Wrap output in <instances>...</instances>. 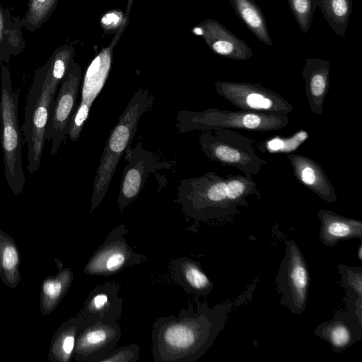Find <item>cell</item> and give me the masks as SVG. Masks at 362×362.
<instances>
[{
    "label": "cell",
    "instance_id": "cell-1",
    "mask_svg": "<svg viewBox=\"0 0 362 362\" xmlns=\"http://www.w3.org/2000/svg\"><path fill=\"white\" fill-rule=\"evenodd\" d=\"M231 305L210 307L206 302L189 303L177 315L153 322L151 351L155 362H196L213 345L224 328Z\"/></svg>",
    "mask_w": 362,
    "mask_h": 362
},
{
    "label": "cell",
    "instance_id": "cell-2",
    "mask_svg": "<svg viewBox=\"0 0 362 362\" xmlns=\"http://www.w3.org/2000/svg\"><path fill=\"white\" fill-rule=\"evenodd\" d=\"M154 100V96L148 90H137L111 131L93 181L90 213L103 201L119 160L132 144L141 117L150 110Z\"/></svg>",
    "mask_w": 362,
    "mask_h": 362
},
{
    "label": "cell",
    "instance_id": "cell-3",
    "mask_svg": "<svg viewBox=\"0 0 362 362\" xmlns=\"http://www.w3.org/2000/svg\"><path fill=\"white\" fill-rule=\"evenodd\" d=\"M19 90H14L10 74L2 68L0 95L1 143L6 181L19 196L25 182L23 168V141L18 119Z\"/></svg>",
    "mask_w": 362,
    "mask_h": 362
},
{
    "label": "cell",
    "instance_id": "cell-4",
    "mask_svg": "<svg viewBox=\"0 0 362 362\" xmlns=\"http://www.w3.org/2000/svg\"><path fill=\"white\" fill-rule=\"evenodd\" d=\"M177 201L186 216L201 221L233 215L238 208L227 197L226 181L211 172L182 180Z\"/></svg>",
    "mask_w": 362,
    "mask_h": 362
},
{
    "label": "cell",
    "instance_id": "cell-5",
    "mask_svg": "<svg viewBox=\"0 0 362 362\" xmlns=\"http://www.w3.org/2000/svg\"><path fill=\"white\" fill-rule=\"evenodd\" d=\"M49 69L35 77L26 98L22 130L28 145L27 169L30 173L40 166L45 127L57 93L51 85Z\"/></svg>",
    "mask_w": 362,
    "mask_h": 362
},
{
    "label": "cell",
    "instance_id": "cell-6",
    "mask_svg": "<svg viewBox=\"0 0 362 362\" xmlns=\"http://www.w3.org/2000/svg\"><path fill=\"white\" fill-rule=\"evenodd\" d=\"M176 121V127L180 133L226 127L258 130L273 129L284 126L283 119H279L276 116L252 112H232L217 109H207L200 112L180 110L177 112Z\"/></svg>",
    "mask_w": 362,
    "mask_h": 362
},
{
    "label": "cell",
    "instance_id": "cell-7",
    "mask_svg": "<svg viewBox=\"0 0 362 362\" xmlns=\"http://www.w3.org/2000/svg\"><path fill=\"white\" fill-rule=\"evenodd\" d=\"M310 280L308 264L301 250L294 240H286L276 283L281 304L294 314H302L306 308Z\"/></svg>",
    "mask_w": 362,
    "mask_h": 362
},
{
    "label": "cell",
    "instance_id": "cell-8",
    "mask_svg": "<svg viewBox=\"0 0 362 362\" xmlns=\"http://www.w3.org/2000/svg\"><path fill=\"white\" fill-rule=\"evenodd\" d=\"M202 151L211 160L257 173L264 160L254 153L247 138L223 129L204 130L199 136Z\"/></svg>",
    "mask_w": 362,
    "mask_h": 362
},
{
    "label": "cell",
    "instance_id": "cell-9",
    "mask_svg": "<svg viewBox=\"0 0 362 362\" xmlns=\"http://www.w3.org/2000/svg\"><path fill=\"white\" fill-rule=\"evenodd\" d=\"M127 25H123L115 33L111 42L103 47L91 61L83 76L81 101L71 119L69 136L76 141L80 136L90 108L95 98L104 87L109 76L114 49Z\"/></svg>",
    "mask_w": 362,
    "mask_h": 362
},
{
    "label": "cell",
    "instance_id": "cell-10",
    "mask_svg": "<svg viewBox=\"0 0 362 362\" xmlns=\"http://www.w3.org/2000/svg\"><path fill=\"white\" fill-rule=\"evenodd\" d=\"M81 81V68L71 60L57 90L52 110L48 118L45 138L51 141L50 154L58 149L69 134L71 119L77 108V97Z\"/></svg>",
    "mask_w": 362,
    "mask_h": 362
},
{
    "label": "cell",
    "instance_id": "cell-11",
    "mask_svg": "<svg viewBox=\"0 0 362 362\" xmlns=\"http://www.w3.org/2000/svg\"><path fill=\"white\" fill-rule=\"evenodd\" d=\"M127 232L124 223L112 230L88 260L83 273L107 276L145 262L146 256L135 252L127 242L125 235Z\"/></svg>",
    "mask_w": 362,
    "mask_h": 362
},
{
    "label": "cell",
    "instance_id": "cell-12",
    "mask_svg": "<svg viewBox=\"0 0 362 362\" xmlns=\"http://www.w3.org/2000/svg\"><path fill=\"white\" fill-rule=\"evenodd\" d=\"M124 156L126 164L117 200L121 211L138 197L151 173L173 166L172 162L159 160L153 153L143 147L141 142H138L134 148L129 146Z\"/></svg>",
    "mask_w": 362,
    "mask_h": 362
},
{
    "label": "cell",
    "instance_id": "cell-13",
    "mask_svg": "<svg viewBox=\"0 0 362 362\" xmlns=\"http://www.w3.org/2000/svg\"><path fill=\"white\" fill-rule=\"evenodd\" d=\"M121 337L118 322H88L76 337L73 358L81 362H100L116 348Z\"/></svg>",
    "mask_w": 362,
    "mask_h": 362
},
{
    "label": "cell",
    "instance_id": "cell-14",
    "mask_svg": "<svg viewBox=\"0 0 362 362\" xmlns=\"http://www.w3.org/2000/svg\"><path fill=\"white\" fill-rule=\"evenodd\" d=\"M195 35L200 36L211 50L226 58L247 60L252 56L251 48L218 21L206 18L192 28Z\"/></svg>",
    "mask_w": 362,
    "mask_h": 362
},
{
    "label": "cell",
    "instance_id": "cell-15",
    "mask_svg": "<svg viewBox=\"0 0 362 362\" xmlns=\"http://www.w3.org/2000/svg\"><path fill=\"white\" fill-rule=\"evenodd\" d=\"M119 286L105 281L95 287L80 309L79 315L88 322L97 320L118 322L121 318L123 300L119 296Z\"/></svg>",
    "mask_w": 362,
    "mask_h": 362
},
{
    "label": "cell",
    "instance_id": "cell-16",
    "mask_svg": "<svg viewBox=\"0 0 362 362\" xmlns=\"http://www.w3.org/2000/svg\"><path fill=\"white\" fill-rule=\"evenodd\" d=\"M314 332L334 352L340 353L362 339V322L347 311L338 310L330 320L317 326Z\"/></svg>",
    "mask_w": 362,
    "mask_h": 362
},
{
    "label": "cell",
    "instance_id": "cell-17",
    "mask_svg": "<svg viewBox=\"0 0 362 362\" xmlns=\"http://www.w3.org/2000/svg\"><path fill=\"white\" fill-rule=\"evenodd\" d=\"M217 93L242 108L252 110H282L277 106V98L266 89L250 84L216 82Z\"/></svg>",
    "mask_w": 362,
    "mask_h": 362
},
{
    "label": "cell",
    "instance_id": "cell-18",
    "mask_svg": "<svg viewBox=\"0 0 362 362\" xmlns=\"http://www.w3.org/2000/svg\"><path fill=\"white\" fill-rule=\"evenodd\" d=\"M172 279L186 292L194 296H206L214 288V283L202 269L200 264L182 257L170 262Z\"/></svg>",
    "mask_w": 362,
    "mask_h": 362
},
{
    "label": "cell",
    "instance_id": "cell-19",
    "mask_svg": "<svg viewBox=\"0 0 362 362\" xmlns=\"http://www.w3.org/2000/svg\"><path fill=\"white\" fill-rule=\"evenodd\" d=\"M320 221L319 237L327 247H334L339 242L352 238L362 239V222L342 216L329 210L317 213Z\"/></svg>",
    "mask_w": 362,
    "mask_h": 362
},
{
    "label": "cell",
    "instance_id": "cell-20",
    "mask_svg": "<svg viewBox=\"0 0 362 362\" xmlns=\"http://www.w3.org/2000/svg\"><path fill=\"white\" fill-rule=\"evenodd\" d=\"M57 274L45 278L40 293V311L42 315L52 313L61 303L69 290L74 274L71 268L64 267L62 261L54 258Z\"/></svg>",
    "mask_w": 362,
    "mask_h": 362
},
{
    "label": "cell",
    "instance_id": "cell-21",
    "mask_svg": "<svg viewBox=\"0 0 362 362\" xmlns=\"http://www.w3.org/2000/svg\"><path fill=\"white\" fill-rule=\"evenodd\" d=\"M88 322L77 315L64 322L54 332L50 341L48 358L52 362H69L80 331Z\"/></svg>",
    "mask_w": 362,
    "mask_h": 362
},
{
    "label": "cell",
    "instance_id": "cell-22",
    "mask_svg": "<svg viewBox=\"0 0 362 362\" xmlns=\"http://www.w3.org/2000/svg\"><path fill=\"white\" fill-rule=\"evenodd\" d=\"M21 255L12 236L0 228V278L10 288H15L21 281Z\"/></svg>",
    "mask_w": 362,
    "mask_h": 362
},
{
    "label": "cell",
    "instance_id": "cell-23",
    "mask_svg": "<svg viewBox=\"0 0 362 362\" xmlns=\"http://www.w3.org/2000/svg\"><path fill=\"white\" fill-rule=\"evenodd\" d=\"M341 286L345 291L346 311L362 322V267H351L339 264Z\"/></svg>",
    "mask_w": 362,
    "mask_h": 362
},
{
    "label": "cell",
    "instance_id": "cell-24",
    "mask_svg": "<svg viewBox=\"0 0 362 362\" xmlns=\"http://www.w3.org/2000/svg\"><path fill=\"white\" fill-rule=\"evenodd\" d=\"M235 14L248 30L262 42L272 45L267 21L260 7L254 0H230Z\"/></svg>",
    "mask_w": 362,
    "mask_h": 362
},
{
    "label": "cell",
    "instance_id": "cell-25",
    "mask_svg": "<svg viewBox=\"0 0 362 362\" xmlns=\"http://www.w3.org/2000/svg\"><path fill=\"white\" fill-rule=\"evenodd\" d=\"M332 30L344 37L352 13V0H314Z\"/></svg>",
    "mask_w": 362,
    "mask_h": 362
},
{
    "label": "cell",
    "instance_id": "cell-26",
    "mask_svg": "<svg viewBox=\"0 0 362 362\" xmlns=\"http://www.w3.org/2000/svg\"><path fill=\"white\" fill-rule=\"evenodd\" d=\"M330 64L328 61L308 58L303 76L311 99H322L327 90Z\"/></svg>",
    "mask_w": 362,
    "mask_h": 362
},
{
    "label": "cell",
    "instance_id": "cell-27",
    "mask_svg": "<svg viewBox=\"0 0 362 362\" xmlns=\"http://www.w3.org/2000/svg\"><path fill=\"white\" fill-rule=\"evenodd\" d=\"M288 6L303 34L309 30L317 5L314 0H288Z\"/></svg>",
    "mask_w": 362,
    "mask_h": 362
},
{
    "label": "cell",
    "instance_id": "cell-28",
    "mask_svg": "<svg viewBox=\"0 0 362 362\" xmlns=\"http://www.w3.org/2000/svg\"><path fill=\"white\" fill-rule=\"evenodd\" d=\"M74 48L66 46L61 49L55 55L52 65L49 69L50 83L52 86L57 90L59 86L65 76L71 61Z\"/></svg>",
    "mask_w": 362,
    "mask_h": 362
},
{
    "label": "cell",
    "instance_id": "cell-29",
    "mask_svg": "<svg viewBox=\"0 0 362 362\" xmlns=\"http://www.w3.org/2000/svg\"><path fill=\"white\" fill-rule=\"evenodd\" d=\"M242 179H232L226 182V194L228 199L236 206H247L245 197L252 193L253 188Z\"/></svg>",
    "mask_w": 362,
    "mask_h": 362
},
{
    "label": "cell",
    "instance_id": "cell-30",
    "mask_svg": "<svg viewBox=\"0 0 362 362\" xmlns=\"http://www.w3.org/2000/svg\"><path fill=\"white\" fill-rule=\"evenodd\" d=\"M140 354V347L137 344H132L115 349L100 362H137Z\"/></svg>",
    "mask_w": 362,
    "mask_h": 362
},
{
    "label": "cell",
    "instance_id": "cell-31",
    "mask_svg": "<svg viewBox=\"0 0 362 362\" xmlns=\"http://www.w3.org/2000/svg\"><path fill=\"white\" fill-rule=\"evenodd\" d=\"M100 26L107 34L117 33L123 25H127L124 12L115 8L107 11L100 18Z\"/></svg>",
    "mask_w": 362,
    "mask_h": 362
},
{
    "label": "cell",
    "instance_id": "cell-32",
    "mask_svg": "<svg viewBox=\"0 0 362 362\" xmlns=\"http://www.w3.org/2000/svg\"><path fill=\"white\" fill-rule=\"evenodd\" d=\"M307 132H301L288 139L274 138L267 142V148L272 152L293 151L307 138Z\"/></svg>",
    "mask_w": 362,
    "mask_h": 362
},
{
    "label": "cell",
    "instance_id": "cell-33",
    "mask_svg": "<svg viewBox=\"0 0 362 362\" xmlns=\"http://www.w3.org/2000/svg\"><path fill=\"white\" fill-rule=\"evenodd\" d=\"M134 1V0H127V8H126V11L124 12V17H125L126 21H129V16L131 11H132Z\"/></svg>",
    "mask_w": 362,
    "mask_h": 362
},
{
    "label": "cell",
    "instance_id": "cell-34",
    "mask_svg": "<svg viewBox=\"0 0 362 362\" xmlns=\"http://www.w3.org/2000/svg\"><path fill=\"white\" fill-rule=\"evenodd\" d=\"M358 257L360 261H362V245H360L358 249Z\"/></svg>",
    "mask_w": 362,
    "mask_h": 362
}]
</instances>
